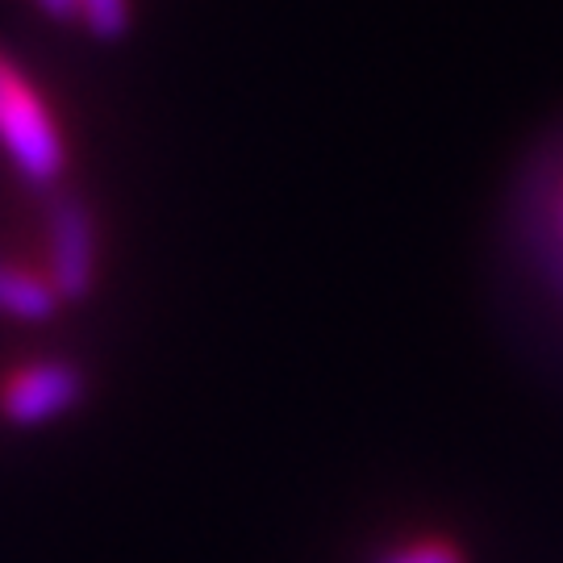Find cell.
Returning a JSON list of instances; mask_svg holds the SVG:
<instances>
[{
  "mask_svg": "<svg viewBox=\"0 0 563 563\" xmlns=\"http://www.w3.org/2000/svg\"><path fill=\"white\" fill-rule=\"evenodd\" d=\"M0 151L30 184H51L67 172V134L38 80L0 46Z\"/></svg>",
  "mask_w": 563,
  "mask_h": 563,
  "instance_id": "cell-1",
  "label": "cell"
},
{
  "mask_svg": "<svg viewBox=\"0 0 563 563\" xmlns=\"http://www.w3.org/2000/svg\"><path fill=\"white\" fill-rule=\"evenodd\" d=\"M84 372L67 360H25L0 380V418L34 430L71 413L84 401Z\"/></svg>",
  "mask_w": 563,
  "mask_h": 563,
  "instance_id": "cell-2",
  "label": "cell"
},
{
  "mask_svg": "<svg viewBox=\"0 0 563 563\" xmlns=\"http://www.w3.org/2000/svg\"><path fill=\"white\" fill-rule=\"evenodd\" d=\"M46 276L63 301H84L97 284V222L80 201H59L51 209Z\"/></svg>",
  "mask_w": 563,
  "mask_h": 563,
  "instance_id": "cell-3",
  "label": "cell"
},
{
  "mask_svg": "<svg viewBox=\"0 0 563 563\" xmlns=\"http://www.w3.org/2000/svg\"><path fill=\"white\" fill-rule=\"evenodd\" d=\"M63 297L46 276V267H25V263L0 260V318L13 322H46L55 318Z\"/></svg>",
  "mask_w": 563,
  "mask_h": 563,
  "instance_id": "cell-4",
  "label": "cell"
},
{
  "mask_svg": "<svg viewBox=\"0 0 563 563\" xmlns=\"http://www.w3.org/2000/svg\"><path fill=\"white\" fill-rule=\"evenodd\" d=\"M76 21L97 38H118L130 25V0H76Z\"/></svg>",
  "mask_w": 563,
  "mask_h": 563,
  "instance_id": "cell-5",
  "label": "cell"
},
{
  "mask_svg": "<svg viewBox=\"0 0 563 563\" xmlns=\"http://www.w3.org/2000/svg\"><path fill=\"white\" fill-rule=\"evenodd\" d=\"M376 563H467L460 543L451 539H413V543H401L393 551H384Z\"/></svg>",
  "mask_w": 563,
  "mask_h": 563,
  "instance_id": "cell-6",
  "label": "cell"
},
{
  "mask_svg": "<svg viewBox=\"0 0 563 563\" xmlns=\"http://www.w3.org/2000/svg\"><path fill=\"white\" fill-rule=\"evenodd\" d=\"M46 18L55 21H76V0H34Z\"/></svg>",
  "mask_w": 563,
  "mask_h": 563,
  "instance_id": "cell-7",
  "label": "cell"
},
{
  "mask_svg": "<svg viewBox=\"0 0 563 563\" xmlns=\"http://www.w3.org/2000/svg\"><path fill=\"white\" fill-rule=\"evenodd\" d=\"M560 239H563V225H560Z\"/></svg>",
  "mask_w": 563,
  "mask_h": 563,
  "instance_id": "cell-8",
  "label": "cell"
}]
</instances>
